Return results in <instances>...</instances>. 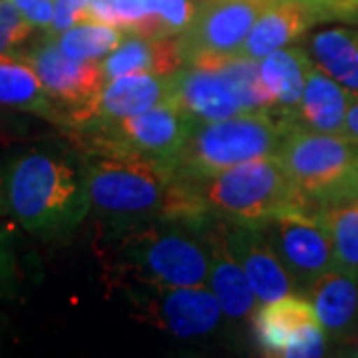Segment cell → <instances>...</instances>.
Here are the masks:
<instances>
[{
    "mask_svg": "<svg viewBox=\"0 0 358 358\" xmlns=\"http://www.w3.org/2000/svg\"><path fill=\"white\" fill-rule=\"evenodd\" d=\"M0 183L8 213L42 241L68 239L92 209L84 157L60 145L10 154L0 169Z\"/></svg>",
    "mask_w": 358,
    "mask_h": 358,
    "instance_id": "6da1fadb",
    "label": "cell"
},
{
    "mask_svg": "<svg viewBox=\"0 0 358 358\" xmlns=\"http://www.w3.org/2000/svg\"><path fill=\"white\" fill-rule=\"evenodd\" d=\"M209 219L201 223L173 217L110 221L114 225L103 237L102 251L106 271L124 287H207Z\"/></svg>",
    "mask_w": 358,
    "mask_h": 358,
    "instance_id": "7a4b0ae2",
    "label": "cell"
},
{
    "mask_svg": "<svg viewBox=\"0 0 358 358\" xmlns=\"http://www.w3.org/2000/svg\"><path fill=\"white\" fill-rule=\"evenodd\" d=\"M82 145L90 201L100 215L110 221L187 215L189 193L171 164L103 141Z\"/></svg>",
    "mask_w": 358,
    "mask_h": 358,
    "instance_id": "3957f363",
    "label": "cell"
},
{
    "mask_svg": "<svg viewBox=\"0 0 358 358\" xmlns=\"http://www.w3.org/2000/svg\"><path fill=\"white\" fill-rule=\"evenodd\" d=\"M187 183L207 215L225 221L263 223L287 211L313 209L307 197L294 187L277 155L251 159L217 176Z\"/></svg>",
    "mask_w": 358,
    "mask_h": 358,
    "instance_id": "277c9868",
    "label": "cell"
},
{
    "mask_svg": "<svg viewBox=\"0 0 358 358\" xmlns=\"http://www.w3.org/2000/svg\"><path fill=\"white\" fill-rule=\"evenodd\" d=\"M291 128L267 112H243L217 122H199L176 155L173 171L178 178L195 181L251 159L275 155Z\"/></svg>",
    "mask_w": 358,
    "mask_h": 358,
    "instance_id": "5b68a950",
    "label": "cell"
},
{
    "mask_svg": "<svg viewBox=\"0 0 358 358\" xmlns=\"http://www.w3.org/2000/svg\"><path fill=\"white\" fill-rule=\"evenodd\" d=\"M275 155L294 187L313 207L350 197L358 145L343 134L293 126L285 134Z\"/></svg>",
    "mask_w": 358,
    "mask_h": 358,
    "instance_id": "8992f818",
    "label": "cell"
},
{
    "mask_svg": "<svg viewBox=\"0 0 358 358\" xmlns=\"http://www.w3.org/2000/svg\"><path fill=\"white\" fill-rule=\"evenodd\" d=\"M124 289L138 319L179 338L211 333L221 320L223 310L209 287L126 285Z\"/></svg>",
    "mask_w": 358,
    "mask_h": 358,
    "instance_id": "52a82bcc",
    "label": "cell"
},
{
    "mask_svg": "<svg viewBox=\"0 0 358 358\" xmlns=\"http://www.w3.org/2000/svg\"><path fill=\"white\" fill-rule=\"evenodd\" d=\"M24 62L32 66L42 86L60 108L62 128L76 122L98 100L108 82L102 62H84L66 56L52 36L26 52Z\"/></svg>",
    "mask_w": 358,
    "mask_h": 358,
    "instance_id": "ba28073f",
    "label": "cell"
},
{
    "mask_svg": "<svg viewBox=\"0 0 358 358\" xmlns=\"http://www.w3.org/2000/svg\"><path fill=\"white\" fill-rule=\"evenodd\" d=\"M257 225L293 277L296 289L307 291L310 282L336 267L331 237L317 213L287 211Z\"/></svg>",
    "mask_w": 358,
    "mask_h": 358,
    "instance_id": "9c48e42d",
    "label": "cell"
},
{
    "mask_svg": "<svg viewBox=\"0 0 358 358\" xmlns=\"http://www.w3.org/2000/svg\"><path fill=\"white\" fill-rule=\"evenodd\" d=\"M197 122L173 103H162L141 114L112 120L84 131L86 141H103L115 148L148 155L173 166V159Z\"/></svg>",
    "mask_w": 358,
    "mask_h": 358,
    "instance_id": "30bf717a",
    "label": "cell"
},
{
    "mask_svg": "<svg viewBox=\"0 0 358 358\" xmlns=\"http://www.w3.org/2000/svg\"><path fill=\"white\" fill-rule=\"evenodd\" d=\"M275 0H203L193 22L178 36L183 66L197 54H239L257 18Z\"/></svg>",
    "mask_w": 358,
    "mask_h": 358,
    "instance_id": "8fae6325",
    "label": "cell"
},
{
    "mask_svg": "<svg viewBox=\"0 0 358 358\" xmlns=\"http://www.w3.org/2000/svg\"><path fill=\"white\" fill-rule=\"evenodd\" d=\"M221 221L231 253L243 267L259 303H271L299 291L293 277L289 275L257 223H239L225 219Z\"/></svg>",
    "mask_w": 358,
    "mask_h": 358,
    "instance_id": "7c38bea8",
    "label": "cell"
},
{
    "mask_svg": "<svg viewBox=\"0 0 358 358\" xmlns=\"http://www.w3.org/2000/svg\"><path fill=\"white\" fill-rule=\"evenodd\" d=\"M171 98V74H128L108 80L98 100L68 128L80 134L120 120L126 115L141 114L150 108L169 103Z\"/></svg>",
    "mask_w": 358,
    "mask_h": 358,
    "instance_id": "4fadbf2b",
    "label": "cell"
},
{
    "mask_svg": "<svg viewBox=\"0 0 358 358\" xmlns=\"http://www.w3.org/2000/svg\"><path fill=\"white\" fill-rule=\"evenodd\" d=\"M169 103L197 124L243 114L239 96L229 78L219 70L197 66H185L171 74Z\"/></svg>",
    "mask_w": 358,
    "mask_h": 358,
    "instance_id": "5bb4252c",
    "label": "cell"
},
{
    "mask_svg": "<svg viewBox=\"0 0 358 358\" xmlns=\"http://www.w3.org/2000/svg\"><path fill=\"white\" fill-rule=\"evenodd\" d=\"M205 239L209 249V279L207 285L219 301V307L229 320H245L253 315L257 296L251 282L245 275L243 267L233 257L223 221L217 217L209 219L205 225Z\"/></svg>",
    "mask_w": 358,
    "mask_h": 358,
    "instance_id": "9a60e30c",
    "label": "cell"
},
{
    "mask_svg": "<svg viewBox=\"0 0 358 358\" xmlns=\"http://www.w3.org/2000/svg\"><path fill=\"white\" fill-rule=\"evenodd\" d=\"M320 13L307 2L301 0H275L265 13L257 18V22L247 34L239 56L261 62L271 52L293 44L294 40L305 36L310 26L315 24Z\"/></svg>",
    "mask_w": 358,
    "mask_h": 358,
    "instance_id": "2e32d148",
    "label": "cell"
},
{
    "mask_svg": "<svg viewBox=\"0 0 358 358\" xmlns=\"http://www.w3.org/2000/svg\"><path fill=\"white\" fill-rule=\"evenodd\" d=\"M327 338L346 341L358 329V277L334 267L307 287Z\"/></svg>",
    "mask_w": 358,
    "mask_h": 358,
    "instance_id": "e0dca14e",
    "label": "cell"
},
{
    "mask_svg": "<svg viewBox=\"0 0 358 358\" xmlns=\"http://www.w3.org/2000/svg\"><path fill=\"white\" fill-rule=\"evenodd\" d=\"M313 60L308 52L301 48H279L265 56L259 64L263 86L273 100V115L281 117L285 124L296 126L294 117L303 98L308 68Z\"/></svg>",
    "mask_w": 358,
    "mask_h": 358,
    "instance_id": "ac0fdd59",
    "label": "cell"
},
{
    "mask_svg": "<svg viewBox=\"0 0 358 358\" xmlns=\"http://www.w3.org/2000/svg\"><path fill=\"white\" fill-rule=\"evenodd\" d=\"M106 80L128 74L169 76L183 68L179 38H141L128 34L124 42L102 60Z\"/></svg>",
    "mask_w": 358,
    "mask_h": 358,
    "instance_id": "d6986e66",
    "label": "cell"
},
{
    "mask_svg": "<svg viewBox=\"0 0 358 358\" xmlns=\"http://www.w3.org/2000/svg\"><path fill=\"white\" fill-rule=\"evenodd\" d=\"M350 92L313 64L307 72L303 98L296 110V126L324 134H343Z\"/></svg>",
    "mask_w": 358,
    "mask_h": 358,
    "instance_id": "ffe728a7",
    "label": "cell"
},
{
    "mask_svg": "<svg viewBox=\"0 0 358 358\" xmlns=\"http://www.w3.org/2000/svg\"><path fill=\"white\" fill-rule=\"evenodd\" d=\"M317 320L319 319L310 301L294 293L263 303L253 320L257 343L268 357H282L294 334Z\"/></svg>",
    "mask_w": 358,
    "mask_h": 358,
    "instance_id": "44dd1931",
    "label": "cell"
},
{
    "mask_svg": "<svg viewBox=\"0 0 358 358\" xmlns=\"http://www.w3.org/2000/svg\"><path fill=\"white\" fill-rule=\"evenodd\" d=\"M0 108L26 112L62 124V112L42 86L32 66L24 60L0 62Z\"/></svg>",
    "mask_w": 358,
    "mask_h": 358,
    "instance_id": "7402d4cb",
    "label": "cell"
},
{
    "mask_svg": "<svg viewBox=\"0 0 358 358\" xmlns=\"http://www.w3.org/2000/svg\"><path fill=\"white\" fill-rule=\"evenodd\" d=\"M313 64L334 78L350 94H358V32L348 28H329L308 42Z\"/></svg>",
    "mask_w": 358,
    "mask_h": 358,
    "instance_id": "603a6c76",
    "label": "cell"
},
{
    "mask_svg": "<svg viewBox=\"0 0 358 358\" xmlns=\"http://www.w3.org/2000/svg\"><path fill=\"white\" fill-rule=\"evenodd\" d=\"M317 217L331 237L336 267L358 277V197L320 205Z\"/></svg>",
    "mask_w": 358,
    "mask_h": 358,
    "instance_id": "cb8c5ba5",
    "label": "cell"
},
{
    "mask_svg": "<svg viewBox=\"0 0 358 358\" xmlns=\"http://www.w3.org/2000/svg\"><path fill=\"white\" fill-rule=\"evenodd\" d=\"M128 34L114 26L100 24V22H82L72 26L64 32L52 36L58 48L66 56L84 62H98L115 50Z\"/></svg>",
    "mask_w": 358,
    "mask_h": 358,
    "instance_id": "d4e9b609",
    "label": "cell"
},
{
    "mask_svg": "<svg viewBox=\"0 0 358 358\" xmlns=\"http://www.w3.org/2000/svg\"><path fill=\"white\" fill-rule=\"evenodd\" d=\"M34 30L13 0H0V54L24 60L20 48L28 44Z\"/></svg>",
    "mask_w": 358,
    "mask_h": 358,
    "instance_id": "484cf974",
    "label": "cell"
},
{
    "mask_svg": "<svg viewBox=\"0 0 358 358\" xmlns=\"http://www.w3.org/2000/svg\"><path fill=\"white\" fill-rule=\"evenodd\" d=\"M148 6L150 14L159 20L166 38L181 36L199 8L193 0H148Z\"/></svg>",
    "mask_w": 358,
    "mask_h": 358,
    "instance_id": "4316f807",
    "label": "cell"
},
{
    "mask_svg": "<svg viewBox=\"0 0 358 358\" xmlns=\"http://www.w3.org/2000/svg\"><path fill=\"white\" fill-rule=\"evenodd\" d=\"M327 348V334L322 331L320 322H310L307 327H303L299 333L291 338V343L285 348L287 358H313L322 357Z\"/></svg>",
    "mask_w": 358,
    "mask_h": 358,
    "instance_id": "83f0119b",
    "label": "cell"
},
{
    "mask_svg": "<svg viewBox=\"0 0 358 358\" xmlns=\"http://www.w3.org/2000/svg\"><path fill=\"white\" fill-rule=\"evenodd\" d=\"M18 282H20V268H18L13 237L0 231V301L13 299L18 291Z\"/></svg>",
    "mask_w": 358,
    "mask_h": 358,
    "instance_id": "f1b7e54d",
    "label": "cell"
},
{
    "mask_svg": "<svg viewBox=\"0 0 358 358\" xmlns=\"http://www.w3.org/2000/svg\"><path fill=\"white\" fill-rule=\"evenodd\" d=\"M90 0H54V20L46 36H56L72 26L90 22Z\"/></svg>",
    "mask_w": 358,
    "mask_h": 358,
    "instance_id": "f546056e",
    "label": "cell"
},
{
    "mask_svg": "<svg viewBox=\"0 0 358 358\" xmlns=\"http://www.w3.org/2000/svg\"><path fill=\"white\" fill-rule=\"evenodd\" d=\"M13 2L36 30H42L44 34L50 32L52 20H54V0H13Z\"/></svg>",
    "mask_w": 358,
    "mask_h": 358,
    "instance_id": "4dcf8cb0",
    "label": "cell"
},
{
    "mask_svg": "<svg viewBox=\"0 0 358 358\" xmlns=\"http://www.w3.org/2000/svg\"><path fill=\"white\" fill-rule=\"evenodd\" d=\"M307 2L310 6H315L320 13L322 18H350L357 20L358 8L352 2L346 0H301Z\"/></svg>",
    "mask_w": 358,
    "mask_h": 358,
    "instance_id": "1f68e13d",
    "label": "cell"
},
{
    "mask_svg": "<svg viewBox=\"0 0 358 358\" xmlns=\"http://www.w3.org/2000/svg\"><path fill=\"white\" fill-rule=\"evenodd\" d=\"M88 18L90 22H100V24L114 26V28L122 30L120 18L115 14L114 0H90Z\"/></svg>",
    "mask_w": 358,
    "mask_h": 358,
    "instance_id": "d6a6232c",
    "label": "cell"
},
{
    "mask_svg": "<svg viewBox=\"0 0 358 358\" xmlns=\"http://www.w3.org/2000/svg\"><path fill=\"white\" fill-rule=\"evenodd\" d=\"M343 136L358 145V94L350 96L345 115V126H343Z\"/></svg>",
    "mask_w": 358,
    "mask_h": 358,
    "instance_id": "836d02e7",
    "label": "cell"
},
{
    "mask_svg": "<svg viewBox=\"0 0 358 358\" xmlns=\"http://www.w3.org/2000/svg\"><path fill=\"white\" fill-rule=\"evenodd\" d=\"M341 345L345 346L346 355H350V357H358V329L355 333L350 334L346 341H343Z\"/></svg>",
    "mask_w": 358,
    "mask_h": 358,
    "instance_id": "e575fe53",
    "label": "cell"
},
{
    "mask_svg": "<svg viewBox=\"0 0 358 358\" xmlns=\"http://www.w3.org/2000/svg\"><path fill=\"white\" fill-rule=\"evenodd\" d=\"M4 112H6V110H4V108H0V131H2V129H13V120H10V117H8V114H4Z\"/></svg>",
    "mask_w": 358,
    "mask_h": 358,
    "instance_id": "d590c367",
    "label": "cell"
},
{
    "mask_svg": "<svg viewBox=\"0 0 358 358\" xmlns=\"http://www.w3.org/2000/svg\"><path fill=\"white\" fill-rule=\"evenodd\" d=\"M350 197H358V159L357 166H355V178H352V192H350Z\"/></svg>",
    "mask_w": 358,
    "mask_h": 358,
    "instance_id": "8d00e7d4",
    "label": "cell"
},
{
    "mask_svg": "<svg viewBox=\"0 0 358 358\" xmlns=\"http://www.w3.org/2000/svg\"><path fill=\"white\" fill-rule=\"evenodd\" d=\"M4 213H8V209H6V201H4V193H2V183H0V217H2Z\"/></svg>",
    "mask_w": 358,
    "mask_h": 358,
    "instance_id": "74e56055",
    "label": "cell"
},
{
    "mask_svg": "<svg viewBox=\"0 0 358 358\" xmlns=\"http://www.w3.org/2000/svg\"><path fill=\"white\" fill-rule=\"evenodd\" d=\"M352 2H355V6H357V8H358V0H352Z\"/></svg>",
    "mask_w": 358,
    "mask_h": 358,
    "instance_id": "f35d334b",
    "label": "cell"
},
{
    "mask_svg": "<svg viewBox=\"0 0 358 358\" xmlns=\"http://www.w3.org/2000/svg\"><path fill=\"white\" fill-rule=\"evenodd\" d=\"M346 2H352V0H346ZM352 4H355V2H352Z\"/></svg>",
    "mask_w": 358,
    "mask_h": 358,
    "instance_id": "ab89813d",
    "label": "cell"
}]
</instances>
